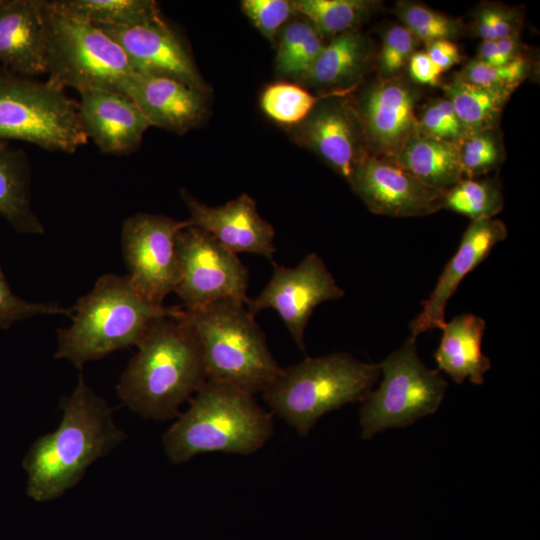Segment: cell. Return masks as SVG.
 <instances>
[{
	"label": "cell",
	"instance_id": "4fadbf2b",
	"mask_svg": "<svg viewBox=\"0 0 540 540\" xmlns=\"http://www.w3.org/2000/svg\"><path fill=\"white\" fill-rule=\"evenodd\" d=\"M348 182L375 214L422 217L443 207L445 192L426 185L392 159L365 156L355 166Z\"/></svg>",
	"mask_w": 540,
	"mask_h": 540
},
{
	"label": "cell",
	"instance_id": "7402d4cb",
	"mask_svg": "<svg viewBox=\"0 0 540 540\" xmlns=\"http://www.w3.org/2000/svg\"><path fill=\"white\" fill-rule=\"evenodd\" d=\"M372 60L370 39L359 29L349 30L325 44L311 69L300 81L340 95L339 92L351 90L361 81Z\"/></svg>",
	"mask_w": 540,
	"mask_h": 540
},
{
	"label": "cell",
	"instance_id": "4dcf8cb0",
	"mask_svg": "<svg viewBox=\"0 0 540 540\" xmlns=\"http://www.w3.org/2000/svg\"><path fill=\"white\" fill-rule=\"evenodd\" d=\"M394 14L420 42L436 40L453 41L465 32V25L460 19L447 16L423 4L414 1H398Z\"/></svg>",
	"mask_w": 540,
	"mask_h": 540
},
{
	"label": "cell",
	"instance_id": "836d02e7",
	"mask_svg": "<svg viewBox=\"0 0 540 540\" xmlns=\"http://www.w3.org/2000/svg\"><path fill=\"white\" fill-rule=\"evenodd\" d=\"M532 72L530 60L522 55L503 65H489L471 59L456 75L461 79L479 86L506 87L516 89Z\"/></svg>",
	"mask_w": 540,
	"mask_h": 540
},
{
	"label": "cell",
	"instance_id": "7a4b0ae2",
	"mask_svg": "<svg viewBox=\"0 0 540 540\" xmlns=\"http://www.w3.org/2000/svg\"><path fill=\"white\" fill-rule=\"evenodd\" d=\"M117 384L131 411L147 419L168 420L195 395L207 375L198 338L185 318L162 317L150 323Z\"/></svg>",
	"mask_w": 540,
	"mask_h": 540
},
{
	"label": "cell",
	"instance_id": "d6986e66",
	"mask_svg": "<svg viewBox=\"0 0 540 540\" xmlns=\"http://www.w3.org/2000/svg\"><path fill=\"white\" fill-rule=\"evenodd\" d=\"M79 94L78 113L82 128L101 152L126 155L140 146L151 125L127 95L96 88Z\"/></svg>",
	"mask_w": 540,
	"mask_h": 540
},
{
	"label": "cell",
	"instance_id": "8992f818",
	"mask_svg": "<svg viewBox=\"0 0 540 540\" xmlns=\"http://www.w3.org/2000/svg\"><path fill=\"white\" fill-rule=\"evenodd\" d=\"M184 311L198 338L207 380L255 395L278 376L282 368L245 304L223 300Z\"/></svg>",
	"mask_w": 540,
	"mask_h": 540
},
{
	"label": "cell",
	"instance_id": "4316f807",
	"mask_svg": "<svg viewBox=\"0 0 540 540\" xmlns=\"http://www.w3.org/2000/svg\"><path fill=\"white\" fill-rule=\"evenodd\" d=\"M293 13L307 20L323 37L358 29L381 6L377 0H295Z\"/></svg>",
	"mask_w": 540,
	"mask_h": 540
},
{
	"label": "cell",
	"instance_id": "d590c367",
	"mask_svg": "<svg viewBox=\"0 0 540 540\" xmlns=\"http://www.w3.org/2000/svg\"><path fill=\"white\" fill-rule=\"evenodd\" d=\"M416 130L428 137L459 145L469 134L452 103L444 96L428 103L417 115Z\"/></svg>",
	"mask_w": 540,
	"mask_h": 540
},
{
	"label": "cell",
	"instance_id": "ffe728a7",
	"mask_svg": "<svg viewBox=\"0 0 540 540\" xmlns=\"http://www.w3.org/2000/svg\"><path fill=\"white\" fill-rule=\"evenodd\" d=\"M122 93L137 105L151 126L171 132L189 131L206 114V92L173 78L133 72Z\"/></svg>",
	"mask_w": 540,
	"mask_h": 540
},
{
	"label": "cell",
	"instance_id": "277c9868",
	"mask_svg": "<svg viewBox=\"0 0 540 540\" xmlns=\"http://www.w3.org/2000/svg\"><path fill=\"white\" fill-rule=\"evenodd\" d=\"M182 306H157L146 301L128 275L105 274L72 308V324L58 330L54 357L81 369L87 362L137 346L151 322L179 316Z\"/></svg>",
	"mask_w": 540,
	"mask_h": 540
},
{
	"label": "cell",
	"instance_id": "ba28073f",
	"mask_svg": "<svg viewBox=\"0 0 540 540\" xmlns=\"http://www.w3.org/2000/svg\"><path fill=\"white\" fill-rule=\"evenodd\" d=\"M10 140L74 153L88 138L78 102L63 88L0 66V141Z\"/></svg>",
	"mask_w": 540,
	"mask_h": 540
},
{
	"label": "cell",
	"instance_id": "f1b7e54d",
	"mask_svg": "<svg viewBox=\"0 0 540 540\" xmlns=\"http://www.w3.org/2000/svg\"><path fill=\"white\" fill-rule=\"evenodd\" d=\"M62 11L92 24L131 26L161 16L152 0H53Z\"/></svg>",
	"mask_w": 540,
	"mask_h": 540
},
{
	"label": "cell",
	"instance_id": "60d3db41",
	"mask_svg": "<svg viewBox=\"0 0 540 540\" xmlns=\"http://www.w3.org/2000/svg\"><path fill=\"white\" fill-rule=\"evenodd\" d=\"M424 51L442 73L461 61L460 51L453 41L436 40L426 43Z\"/></svg>",
	"mask_w": 540,
	"mask_h": 540
},
{
	"label": "cell",
	"instance_id": "9a60e30c",
	"mask_svg": "<svg viewBox=\"0 0 540 540\" xmlns=\"http://www.w3.org/2000/svg\"><path fill=\"white\" fill-rule=\"evenodd\" d=\"M93 25L121 47L134 73L173 78L207 92L188 48L162 16L131 26Z\"/></svg>",
	"mask_w": 540,
	"mask_h": 540
},
{
	"label": "cell",
	"instance_id": "44dd1931",
	"mask_svg": "<svg viewBox=\"0 0 540 540\" xmlns=\"http://www.w3.org/2000/svg\"><path fill=\"white\" fill-rule=\"evenodd\" d=\"M44 0H3L0 4V62L29 77L47 72Z\"/></svg>",
	"mask_w": 540,
	"mask_h": 540
},
{
	"label": "cell",
	"instance_id": "b9f144b4",
	"mask_svg": "<svg viewBox=\"0 0 540 540\" xmlns=\"http://www.w3.org/2000/svg\"><path fill=\"white\" fill-rule=\"evenodd\" d=\"M3 0H0V4L2 3Z\"/></svg>",
	"mask_w": 540,
	"mask_h": 540
},
{
	"label": "cell",
	"instance_id": "d4e9b609",
	"mask_svg": "<svg viewBox=\"0 0 540 540\" xmlns=\"http://www.w3.org/2000/svg\"><path fill=\"white\" fill-rule=\"evenodd\" d=\"M0 215L20 233L44 232L31 207L28 157L6 141H0Z\"/></svg>",
	"mask_w": 540,
	"mask_h": 540
},
{
	"label": "cell",
	"instance_id": "6da1fadb",
	"mask_svg": "<svg viewBox=\"0 0 540 540\" xmlns=\"http://www.w3.org/2000/svg\"><path fill=\"white\" fill-rule=\"evenodd\" d=\"M59 407L62 419L58 427L35 440L22 461L26 493L37 502L63 495L93 462L126 438L113 421V409L88 387L82 374Z\"/></svg>",
	"mask_w": 540,
	"mask_h": 540
},
{
	"label": "cell",
	"instance_id": "74e56055",
	"mask_svg": "<svg viewBox=\"0 0 540 540\" xmlns=\"http://www.w3.org/2000/svg\"><path fill=\"white\" fill-rule=\"evenodd\" d=\"M72 316V308L54 303L28 302L11 290L0 266V328H7L15 322L37 315Z\"/></svg>",
	"mask_w": 540,
	"mask_h": 540
},
{
	"label": "cell",
	"instance_id": "5bb4252c",
	"mask_svg": "<svg viewBox=\"0 0 540 540\" xmlns=\"http://www.w3.org/2000/svg\"><path fill=\"white\" fill-rule=\"evenodd\" d=\"M419 89L404 75L379 78L354 106L362 125L368 154L394 159L417 126Z\"/></svg>",
	"mask_w": 540,
	"mask_h": 540
},
{
	"label": "cell",
	"instance_id": "7c38bea8",
	"mask_svg": "<svg viewBox=\"0 0 540 540\" xmlns=\"http://www.w3.org/2000/svg\"><path fill=\"white\" fill-rule=\"evenodd\" d=\"M272 264L271 278L256 298L249 299L246 308L253 316L265 309L275 310L305 352L304 333L315 308L341 299L345 291L315 252L306 254L295 267Z\"/></svg>",
	"mask_w": 540,
	"mask_h": 540
},
{
	"label": "cell",
	"instance_id": "8fae6325",
	"mask_svg": "<svg viewBox=\"0 0 540 540\" xmlns=\"http://www.w3.org/2000/svg\"><path fill=\"white\" fill-rule=\"evenodd\" d=\"M188 222L171 217L137 213L123 222L122 248L129 278L149 303L164 306L180 278L177 234Z\"/></svg>",
	"mask_w": 540,
	"mask_h": 540
},
{
	"label": "cell",
	"instance_id": "83f0119b",
	"mask_svg": "<svg viewBox=\"0 0 540 540\" xmlns=\"http://www.w3.org/2000/svg\"><path fill=\"white\" fill-rule=\"evenodd\" d=\"M322 36L305 19L288 22L278 36L275 67L282 76L301 80L322 52Z\"/></svg>",
	"mask_w": 540,
	"mask_h": 540
},
{
	"label": "cell",
	"instance_id": "484cf974",
	"mask_svg": "<svg viewBox=\"0 0 540 540\" xmlns=\"http://www.w3.org/2000/svg\"><path fill=\"white\" fill-rule=\"evenodd\" d=\"M442 90L468 134L499 128L504 108L515 91L514 88L474 85L456 74L442 85Z\"/></svg>",
	"mask_w": 540,
	"mask_h": 540
},
{
	"label": "cell",
	"instance_id": "cb8c5ba5",
	"mask_svg": "<svg viewBox=\"0 0 540 540\" xmlns=\"http://www.w3.org/2000/svg\"><path fill=\"white\" fill-rule=\"evenodd\" d=\"M393 160L426 185L443 192L466 178L459 145L428 137L417 130Z\"/></svg>",
	"mask_w": 540,
	"mask_h": 540
},
{
	"label": "cell",
	"instance_id": "f35d334b",
	"mask_svg": "<svg viewBox=\"0 0 540 540\" xmlns=\"http://www.w3.org/2000/svg\"><path fill=\"white\" fill-rule=\"evenodd\" d=\"M241 8L255 28L271 42H275L293 13L291 1L287 0H243Z\"/></svg>",
	"mask_w": 540,
	"mask_h": 540
},
{
	"label": "cell",
	"instance_id": "d6a6232c",
	"mask_svg": "<svg viewBox=\"0 0 540 540\" xmlns=\"http://www.w3.org/2000/svg\"><path fill=\"white\" fill-rule=\"evenodd\" d=\"M459 152L466 178H476L496 170L505 160L500 129L469 134L459 144Z\"/></svg>",
	"mask_w": 540,
	"mask_h": 540
},
{
	"label": "cell",
	"instance_id": "603a6c76",
	"mask_svg": "<svg viewBox=\"0 0 540 540\" xmlns=\"http://www.w3.org/2000/svg\"><path fill=\"white\" fill-rule=\"evenodd\" d=\"M485 328V320L472 313L457 315L445 322L434 353L438 369L456 383L468 378L474 384H482L484 374L491 367L490 359L482 352Z\"/></svg>",
	"mask_w": 540,
	"mask_h": 540
},
{
	"label": "cell",
	"instance_id": "ab89813d",
	"mask_svg": "<svg viewBox=\"0 0 540 540\" xmlns=\"http://www.w3.org/2000/svg\"><path fill=\"white\" fill-rule=\"evenodd\" d=\"M409 78L415 84L436 86L442 71L433 63L425 51H415L409 59Z\"/></svg>",
	"mask_w": 540,
	"mask_h": 540
},
{
	"label": "cell",
	"instance_id": "2e32d148",
	"mask_svg": "<svg viewBox=\"0 0 540 540\" xmlns=\"http://www.w3.org/2000/svg\"><path fill=\"white\" fill-rule=\"evenodd\" d=\"M295 139L313 150L347 182L368 154L354 106L342 95H325L307 118L296 125Z\"/></svg>",
	"mask_w": 540,
	"mask_h": 540
},
{
	"label": "cell",
	"instance_id": "8d00e7d4",
	"mask_svg": "<svg viewBox=\"0 0 540 540\" xmlns=\"http://www.w3.org/2000/svg\"><path fill=\"white\" fill-rule=\"evenodd\" d=\"M523 18L519 9L498 3L480 5L473 14L476 33L493 40L520 35Z\"/></svg>",
	"mask_w": 540,
	"mask_h": 540
},
{
	"label": "cell",
	"instance_id": "f546056e",
	"mask_svg": "<svg viewBox=\"0 0 540 540\" xmlns=\"http://www.w3.org/2000/svg\"><path fill=\"white\" fill-rule=\"evenodd\" d=\"M504 208L497 179L463 178L444 194L443 207L471 221L494 218Z\"/></svg>",
	"mask_w": 540,
	"mask_h": 540
},
{
	"label": "cell",
	"instance_id": "52a82bcc",
	"mask_svg": "<svg viewBox=\"0 0 540 540\" xmlns=\"http://www.w3.org/2000/svg\"><path fill=\"white\" fill-rule=\"evenodd\" d=\"M47 80L78 92L106 89L122 93L133 73L121 47L92 23L43 1ZM123 94V93H122Z\"/></svg>",
	"mask_w": 540,
	"mask_h": 540
},
{
	"label": "cell",
	"instance_id": "5b68a950",
	"mask_svg": "<svg viewBox=\"0 0 540 540\" xmlns=\"http://www.w3.org/2000/svg\"><path fill=\"white\" fill-rule=\"evenodd\" d=\"M380 375L378 364L335 352L282 368L262 393L270 412L305 436L324 414L363 402Z\"/></svg>",
	"mask_w": 540,
	"mask_h": 540
},
{
	"label": "cell",
	"instance_id": "9c48e42d",
	"mask_svg": "<svg viewBox=\"0 0 540 540\" xmlns=\"http://www.w3.org/2000/svg\"><path fill=\"white\" fill-rule=\"evenodd\" d=\"M383 379L363 401L360 410L362 438L390 427H405L439 408L448 383L420 359L416 339L402 346L378 364Z\"/></svg>",
	"mask_w": 540,
	"mask_h": 540
},
{
	"label": "cell",
	"instance_id": "30bf717a",
	"mask_svg": "<svg viewBox=\"0 0 540 540\" xmlns=\"http://www.w3.org/2000/svg\"><path fill=\"white\" fill-rule=\"evenodd\" d=\"M180 278L175 292L186 310L231 300L247 304L249 273L237 257L204 230L187 226L177 234Z\"/></svg>",
	"mask_w": 540,
	"mask_h": 540
},
{
	"label": "cell",
	"instance_id": "e0dca14e",
	"mask_svg": "<svg viewBox=\"0 0 540 540\" xmlns=\"http://www.w3.org/2000/svg\"><path fill=\"white\" fill-rule=\"evenodd\" d=\"M181 196L190 217L189 226L200 228L222 246L237 253H251L274 262V227L257 210L255 200L244 193L219 206H208L185 189Z\"/></svg>",
	"mask_w": 540,
	"mask_h": 540
},
{
	"label": "cell",
	"instance_id": "3957f363",
	"mask_svg": "<svg viewBox=\"0 0 540 540\" xmlns=\"http://www.w3.org/2000/svg\"><path fill=\"white\" fill-rule=\"evenodd\" d=\"M189 402L162 436L173 464L211 452L249 455L273 435V414L254 395L233 386L206 380Z\"/></svg>",
	"mask_w": 540,
	"mask_h": 540
},
{
	"label": "cell",
	"instance_id": "1f68e13d",
	"mask_svg": "<svg viewBox=\"0 0 540 540\" xmlns=\"http://www.w3.org/2000/svg\"><path fill=\"white\" fill-rule=\"evenodd\" d=\"M322 97H316L302 86L277 82L262 93L261 108L274 121L298 125L304 121Z\"/></svg>",
	"mask_w": 540,
	"mask_h": 540
},
{
	"label": "cell",
	"instance_id": "ac0fdd59",
	"mask_svg": "<svg viewBox=\"0 0 540 540\" xmlns=\"http://www.w3.org/2000/svg\"><path fill=\"white\" fill-rule=\"evenodd\" d=\"M507 233L506 225L495 218L470 222L457 251L446 263L428 298L422 301L421 311L410 322L411 337L416 339L422 333L444 326L447 303L462 280L506 239Z\"/></svg>",
	"mask_w": 540,
	"mask_h": 540
},
{
	"label": "cell",
	"instance_id": "e575fe53",
	"mask_svg": "<svg viewBox=\"0 0 540 540\" xmlns=\"http://www.w3.org/2000/svg\"><path fill=\"white\" fill-rule=\"evenodd\" d=\"M420 41L403 25L391 24L381 34L377 57L379 78L392 79L404 75L412 54Z\"/></svg>",
	"mask_w": 540,
	"mask_h": 540
}]
</instances>
